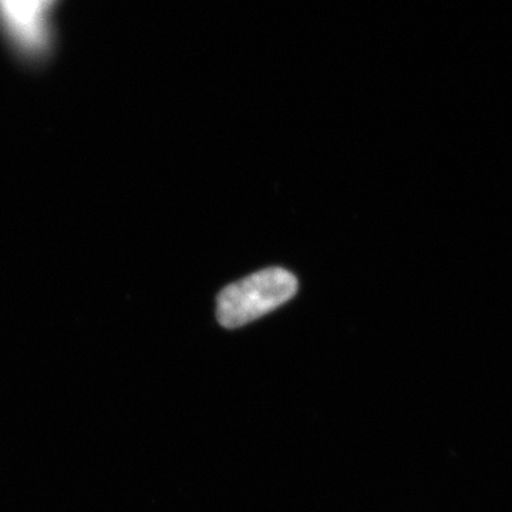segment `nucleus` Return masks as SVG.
Listing matches in <instances>:
<instances>
[{"label": "nucleus", "instance_id": "f257e3e1", "mask_svg": "<svg viewBox=\"0 0 512 512\" xmlns=\"http://www.w3.org/2000/svg\"><path fill=\"white\" fill-rule=\"evenodd\" d=\"M298 281L282 268H268L228 285L218 296L217 318L224 328L248 325L293 298Z\"/></svg>", "mask_w": 512, "mask_h": 512}, {"label": "nucleus", "instance_id": "f03ea898", "mask_svg": "<svg viewBox=\"0 0 512 512\" xmlns=\"http://www.w3.org/2000/svg\"><path fill=\"white\" fill-rule=\"evenodd\" d=\"M56 0H0V22L13 43L28 55L49 46L47 15Z\"/></svg>", "mask_w": 512, "mask_h": 512}]
</instances>
